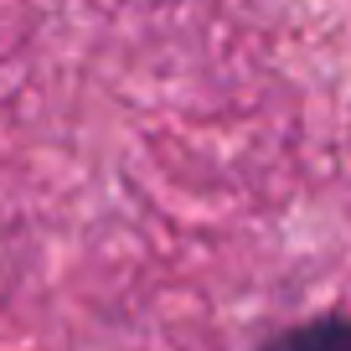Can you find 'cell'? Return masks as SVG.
<instances>
[{
    "instance_id": "1",
    "label": "cell",
    "mask_w": 351,
    "mask_h": 351,
    "mask_svg": "<svg viewBox=\"0 0 351 351\" xmlns=\"http://www.w3.org/2000/svg\"><path fill=\"white\" fill-rule=\"evenodd\" d=\"M253 351H351V315H315L300 326L279 330V336L258 341Z\"/></svg>"
}]
</instances>
